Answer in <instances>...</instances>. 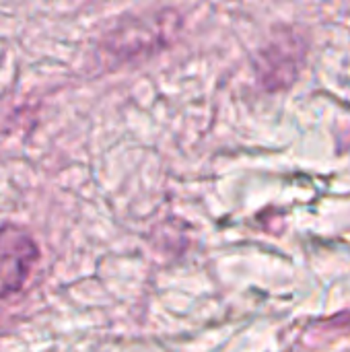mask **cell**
I'll use <instances>...</instances> for the list:
<instances>
[{
    "instance_id": "obj_1",
    "label": "cell",
    "mask_w": 350,
    "mask_h": 352,
    "mask_svg": "<svg viewBox=\"0 0 350 352\" xmlns=\"http://www.w3.org/2000/svg\"><path fill=\"white\" fill-rule=\"evenodd\" d=\"M39 256V245L25 227L0 225V299L23 291Z\"/></svg>"
}]
</instances>
